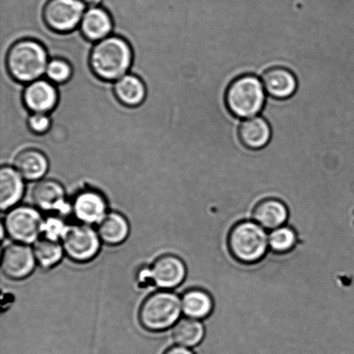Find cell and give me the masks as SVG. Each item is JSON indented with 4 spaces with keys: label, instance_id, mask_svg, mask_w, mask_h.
<instances>
[{
    "label": "cell",
    "instance_id": "13",
    "mask_svg": "<svg viewBox=\"0 0 354 354\" xmlns=\"http://www.w3.org/2000/svg\"><path fill=\"white\" fill-rule=\"evenodd\" d=\"M263 85L270 96L277 100H286L296 93L297 80L289 69L275 67L263 73Z\"/></svg>",
    "mask_w": 354,
    "mask_h": 354
},
{
    "label": "cell",
    "instance_id": "26",
    "mask_svg": "<svg viewBox=\"0 0 354 354\" xmlns=\"http://www.w3.org/2000/svg\"><path fill=\"white\" fill-rule=\"evenodd\" d=\"M46 73L52 82L64 83L71 79L72 68L68 62L62 59H55L48 62Z\"/></svg>",
    "mask_w": 354,
    "mask_h": 354
},
{
    "label": "cell",
    "instance_id": "10",
    "mask_svg": "<svg viewBox=\"0 0 354 354\" xmlns=\"http://www.w3.org/2000/svg\"><path fill=\"white\" fill-rule=\"evenodd\" d=\"M156 286L162 290H171L179 286L185 279L187 269L182 259L175 255L159 257L150 269L145 270Z\"/></svg>",
    "mask_w": 354,
    "mask_h": 354
},
{
    "label": "cell",
    "instance_id": "9",
    "mask_svg": "<svg viewBox=\"0 0 354 354\" xmlns=\"http://www.w3.org/2000/svg\"><path fill=\"white\" fill-rule=\"evenodd\" d=\"M36 263L33 249L26 244L15 242L7 245L2 252V272L10 279H26L32 273Z\"/></svg>",
    "mask_w": 354,
    "mask_h": 354
},
{
    "label": "cell",
    "instance_id": "29",
    "mask_svg": "<svg viewBox=\"0 0 354 354\" xmlns=\"http://www.w3.org/2000/svg\"><path fill=\"white\" fill-rule=\"evenodd\" d=\"M164 354H194L190 351L189 349L187 348H183V346H173V348H169L166 351Z\"/></svg>",
    "mask_w": 354,
    "mask_h": 354
},
{
    "label": "cell",
    "instance_id": "1",
    "mask_svg": "<svg viewBox=\"0 0 354 354\" xmlns=\"http://www.w3.org/2000/svg\"><path fill=\"white\" fill-rule=\"evenodd\" d=\"M133 51L123 38L106 37L100 41L90 55L92 71L99 78L114 81L123 77L131 67Z\"/></svg>",
    "mask_w": 354,
    "mask_h": 354
},
{
    "label": "cell",
    "instance_id": "20",
    "mask_svg": "<svg viewBox=\"0 0 354 354\" xmlns=\"http://www.w3.org/2000/svg\"><path fill=\"white\" fill-rule=\"evenodd\" d=\"M15 169L28 180H40L48 169V162L43 152L30 149L21 152L15 160Z\"/></svg>",
    "mask_w": 354,
    "mask_h": 354
},
{
    "label": "cell",
    "instance_id": "6",
    "mask_svg": "<svg viewBox=\"0 0 354 354\" xmlns=\"http://www.w3.org/2000/svg\"><path fill=\"white\" fill-rule=\"evenodd\" d=\"M43 222L37 208L14 207L7 213L2 227L14 241L28 245L40 238Z\"/></svg>",
    "mask_w": 354,
    "mask_h": 354
},
{
    "label": "cell",
    "instance_id": "3",
    "mask_svg": "<svg viewBox=\"0 0 354 354\" xmlns=\"http://www.w3.org/2000/svg\"><path fill=\"white\" fill-rule=\"evenodd\" d=\"M225 102L232 115L241 119L255 117L266 102V89L257 76L244 75L228 86Z\"/></svg>",
    "mask_w": 354,
    "mask_h": 354
},
{
    "label": "cell",
    "instance_id": "15",
    "mask_svg": "<svg viewBox=\"0 0 354 354\" xmlns=\"http://www.w3.org/2000/svg\"><path fill=\"white\" fill-rule=\"evenodd\" d=\"M239 138L245 147L260 150L269 144L272 129L266 120L255 116L243 121L239 128Z\"/></svg>",
    "mask_w": 354,
    "mask_h": 354
},
{
    "label": "cell",
    "instance_id": "14",
    "mask_svg": "<svg viewBox=\"0 0 354 354\" xmlns=\"http://www.w3.org/2000/svg\"><path fill=\"white\" fill-rule=\"evenodd\" d=\"M57 92L55 86L46 81H35L24 91L26 106L35 113H46L57 103Z\"/></svg>",
    "mask_w": 354,
    "mask_h": 354
},
{
    "label": "cell",
    "instance_id": "2",
    "mask_svg": "<svg viewBox=\"0 0 354 354\" xmlns=\"http://www.w3.org/2000/svg\"><path fill=\"white\" fill-rule=\"evenodd\" d=\"M48 55L37 41L22 40L10 48L6 65L10 75L19 82H33L48 67Z\"/></svg>",
    "mask_w": 354,
    "mask_h": 354
},
{
    "label": "cell",
    "instance_id": "23",
    "mask_svg": "<svg viewBox=\"0 0 354 354\" xmlns=\"http://www.w3.org/2000/svg\"><path fill=\"white\" fill-rule=\"evenodd\" d=\"M204 335L205 328L201 321L189 317L180 319L172 331V337L176 344L187 348L200 344Z\"/></svg>",
    "mask_w": 354,
    "mask_h": 354
},
{
    "label": "cell",
    "instance_id": "18",
    "mask_svg": "<svg viewBox=\"0 0 354 354\" xmlns=\"http://www.w3.org/2000/svg\"><path fill=\"white\" fill-rule=\"evenodd\" d=\"M82 31L86 39L102 41L106 38L113 28L110 14L99 6L90 7L83 16Z\"/></svg>",
    "mask_w": 354,
    "mask_h": 354
},
{
    "label": "cell",
    "instance_id": "19",
    "mask_svg": "<svg viewBox=\"0 0 354 354\" xmlns=\"http://www.w3.org/2000/svg\"><path fill=\"white\" fill-rule=\"evenodd\" d=\"M100 241L106 245H117L123 243L129 235V223L122 214L112 212L106 214L98 224Z\"/></svg>",
    "mask_w": 354,
    "mask_h": 354
},
{
    "label": "cell",
    "instance_id": "16",
    "mask_svg": "<svg viewBox=\"0 0 354 354\" xmlns=\"http://www.w3.org/2000/svg\"><path fill=\"white\" fill-rule=\"evenodd\" d=\"M289 217L286 205L277 199H266L257 205L253 218L266 230L283 227Z\"/></svg>",
    "mask_w": 354,
    "mask_h": 354
},
{
    "label": "cell",
    "instance_id": "12",
    "mask_svg": "<svg viewBox=\"0 0 354 354\" xmlns=\"http://www.w3.org/2000/svg\"><path fill=\"white\" fill-rule=\"evenodd\" d=\"M106 201L102 194L88 190L77 194L72 205L75 216L83 224H99L106 215Z\"/></svg>",
    "mask_w": 354,
    "mask_h": 354
},
{
    "label": "cell",
    "instance_id": "7",
    "mask_svg": "<svg viewBox=\"0 0 354 354\" xmlns=\"http://www.w3.org/2000/svg\"><path fill=\"white\" fill-rule=\"evenodd\" d=\"M61 241L65 254L78 263L88 262L95 259L102 241L98 232L91 225L83 223L68 225Z\"/></svg>",
    "mask_w": 354,
    "mask_h": 354
},
{
    "label": "cell",
    "instance_id": "22",
    "mask_svg": "<svg viewBox=\"0 0 354 354\" xmlns=\"http://www.w3.org/2000/svg\"><path fill=\"white\" fill-rule=\"evenodd\" d=\"M114 93L118 100L124 105L136 106L144 102L147 88L144 82L137 76L124 75L119 79L114 86Z\"/></svg>",
    "mask_w": 354,
    "mask_h": 354
},
{
    "label": "cell",
    "instance_id": "25",
    "mask_svg": "<svg viewBox=\"0 0 354 354\" xmlns=\"http://www.w3.org/2000/svg\"><path fill=\"white\" fill-rule=\"evenodd\" d=\"M297 236L296 232L289 227L274 229L269 234V248L277 253H286L296 245Z\"/></svg>",
    "mask_w": 354,
    "mask_h": 354
},
{
    "label": "cell",
    "instance_id": "27",
    "mask_svg": "<svg viewBox=\"0 0 354 354\" xmlns=\"http://www.w3.org/2000/svg\"><path fill=\"white\" fill-rule=\"evenodd\" d=\"M67 227L68 225L60 218L48 217L44 220L41 235L52 241H59L62 239Z\"/></svg>",
    "mask_w": 354,
    "mask_h": 354
},
{
    "label": "cell",
    "instance_id": "28",
    "mask_svg": "<svg viewBox=\"0 0 354 354\" xmlns=\"http://www.w3.org/2000/svg\"><path fill=\"white\" fill-rule=\"evenodd\" d=\"M29 127L35 133H46L50 127V120L45 113H35L30 118Z\"/></svg>",
    "mask_w": 354,
    "mask_h": 354
},
{
    "label": "cell",
    "instance_id": "24",
    "mask_svg": "<svg viewBox=\"0 0 354 354\" xmlns=\"http://www.w3.org/2000/svg\"><path fill=\"white\" fill-rule=\"evenodd\" d=\"M33 252L37 263L44 269L57 265L64 256V250L60 242L41 237L34 243Z\"/></svg>",
    "mask_w": 354,
    "mask_h": 354
},
{
    "label": "cell",
    "instance_id": "30",
    "mask_svg": "<svg viewBox=\"0 0 354 354\" xmlns=\"http://www.w3.org/2000/svg\"><path fill=\"white\" fill-rule=\"evenodd\" d=\"M81 1L84 3L85 6H88L89 7H96L102 3V0H81Z\"/></svg>",
    "mask_w": 354,
    "mask_h": 354
},
{
    "label": "cell",
    "instance_id": "21",
    "mask_svg": "<svg viewBox=\"0 0 354 354\" xmlns=\"http://www.w3.org/2000/svg\"><path fill=\"white\" fill-rule=\"evenodd\" d=\"M182 310L186 317L203 320L212 313L214 308L213 298L203 290H187L183 297Z\"/></svg>",
    "mask_w": 354,
    "mask_h": 354
},
{
    "label": "cell",
    "instance_id": "5",
    "mask_svg": "<svg viewBox=\"0 0 354 354\" xmlns=\"http://www.w3.org/2000/svg\"><path fill=\"white\" fill-rule=\"evenodd\" d=\"M183 313L182 300L171 291L151 294L141 305L140 322L149 331H164L174 326Z\"/></svg>",
    "mask_w": 354,
    "mask_h": 354
},
{
    "label": "cell",
    "instance_id": "17",
    "mask_svg": "<svg viewBox=\"0 0 354 354\" xmlns=\"http://www.w3.org/2000/svg\"><path fill=\"white\" fill-rule=\"evenodd\" d=\"M23 177L10 167L3 166L0 171V208L9 211L15 207L23 196Z\"/></svg>",
    "mask_w": 354,
    "mask_h": 354
},
{
    "label": "cell",
    "instance_id": "11",
    "mask_svg": "<svg viewBox=\"0 0 354 354\" xmlns=\"http://www.w3.org/2000/svg\"><path fill=\"white\" fill-rule=\"evenodd\" d=\"M35 206L45 212H64L68 210L64 187L55 180H41L31 191Z\"/></svg>",
    "mask_w": 354,
    "mask_h": 354
},
{
    "label": "cell",
    "instance_id": "8",
    "mask_svg": "<svg viewBox=\"0 0 354 354\" xmlns=\"http://www.w3.org/2000/svg\"><path fill=\"white\" fill-rule=\"evenodd\" d=\"M85 7L81 0H48L44 8L45 23L58 32H68L82 23Z\"/></svg>",
    "mask_w": 354,
    "mask_h": 354
},
{
    "label": "cell",
    "instance_id": "4",
    "mask_svg": "<svg viewBox=\"0 0 354 354\" xmlns=\"http://www.w3.org/2000/svg\"><path fill=\"white\" fill-rule=\"evenodd\" d=\"M228 248L239 262L254 263L265 257L269 248V235L256 221L239 222L229 232Z\"/></svg>",
    "mask_w": 354,
    "mask_h": 354
}]
</instances>
